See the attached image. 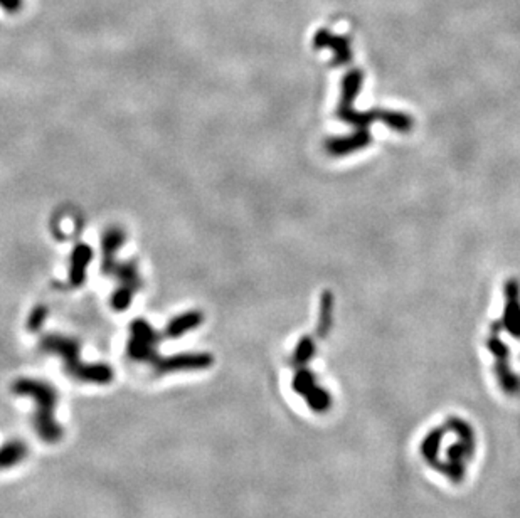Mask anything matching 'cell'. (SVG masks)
<instances>
[{
	"label": "cell",
	"mask_w": 520,
	"mask_h": 518,
	"mask_svg": "<svg viewBox=\"0 0 520 518\" xmlns=\"http://www.w3.org/2000/svg\"><path fill=\"white\" fill-rule=\"evenodd\" d=\"M214 358L208 352H196V353H179L174 357H162L160 364L156 369L157 375H163L169 372H179V370H202L209 369L213 365Z\"/></svg>",
	"instance_id": "ba28073f"
},
{
	"label": "cell",
	"mask_w": 520,
	"mask_h": 518,
	"mask_svg": "<svg viewBox=\"0 0 520 518\" xmlns=\"http://www.w3.org/2000/svg\"><path fill=\"white\" fill-rule=\"evenodd\" d=\"M334 322V296L330 291H324L320 296V313H319V327H317V335L320 339L329 334Z\"/></svg>",
	"instance_id": "2e32d148"
},
{
	"label": "cell",
	"mask_w": 520,
	"mask_h": 518,
	"mask_svg": "<svg viewBox=\"0 0 520 518\" xmlns=\"http://www.w3.org/2000/svg\"><path fill=\"white\" fill-rule=\"evenodd\" d=\"M317 353V345L313 342L312 336H303L296 345L293 357H291V365L293 367H307L312 362V358Z\"/></svg>",
	"instance_id": "ac0fdd59"
},
{
	"label": "cell",
	"mask_w": 520,
	"mask_h": 518,
	"mask_svg": "<svg viewBox=\"0 0 520 518\" xmlns=\"http://www.w3.org/2000/svg\"><path fill=\"white\" fill-rule=\"evenodd\" d=\"M12 392L15 396H27L36 400V417L34 424L41 439L46 443H56L63 438V427L56 422L54 411L58 403V392L47 382L36 379L20 377L12 384Z\"/></svg>",
	"instance_id": "6da1fadb"
},
{
	"label": "cell",
	"mask_w": 520,
	"mask_h": 518,
	"mask_svg": "<svg viewBox=\"0 0 520 518\" xmlns=\"http://www.w3.org/2000/svg\"><path fill=\"white\" fill-rule=\"evenodd\" d=\"M20 7H23V0H0V8H4L8 14L19 12Z\"/></svg>",
	"instance_id": "7402d4cb"
},
{
	"label": "cell",
	"mask_w": 520,
	"mask_h": 518,
	"mask_svg": "<svg viewBox=\"0 0 520 518\" xmlns=\"http://www.w3.org/2000/svg\"><path fill=\"white\" fill-rule=\"evenodd\" d=\"M132 339L128 342L127 353L133 360L147 362V364L153 365L158 360L156 345L160 342V335L153 330L145 320H135L132 322Z\"/></svg>",
	"instance_id": "52a82bcc"
},
{
	"label": "cell",
	"mask_w": 520,
	"mask_h": 518,
	"mask_svg": "<svg viewBox=\"0 0 520 518\" xmlns=\"http://www.w3.org/2000/svg\"><path fill=\"white\" fill-rule=\"evenodd\" d=\"M450 421L455 431V443L446 448L445 460L435 469L453 483H459L467 474L468 461L475 455V433L474 427L462 417H450Z\"/></svg>",
	"instance_id": "3957f363"
},
{
	"label": "cell",
	"mask_w": 520,
	"mask_h": 518,
	"mask_svg": "<svg viewBox=\"0 0 520 518\" xmlns=\"http://www.w3.org/2000/svg\"><path fill=\"white\" fill-rule=\"evenodd\" d=\"M371 141L372 137L369 133V130L357 128L352 135L329 138L325 141V150L332 157H343V155L359 152V150L365 149L367 145H371Z\"/></svg>",
	"instance_id": "8fae6325"
},
{
	"label": "cell",
	"mask_w": 520,
	"mask_h": 518,
	"mask_svg": "<svg viewBox=\"0 0 520 518\" xmlns=\"http://www.w3.org/2000/svg\"><path fill=\"white\" fill-rule=\"evenodd\" d=\"M123 239H125V234L122 229L111 227L106 231V234L103 236V258H105L103 259V265L113 261L115 253H117L120 249V246L123 244Z\"/></svg>",
	"instance_id": "d6986e66"
},
{
	"label": "cell",
	"mask_w": 520,
	"mask_h": 518,
	"mask_svg": "<svg viewBox=\"0 0 520 518\" xmlns=\"http://www.w3.org/2000/svg\"><path fill=\"white\" fill-rule=\"evenodd\" d=\"M315 49H330L334 53L335 66H343L352 61L350 39L343 36H334L329 29H319L313 37Z\"/></svg>",
	"instance_id": "30bf717a"
},
{
	"label": "cell",
	"mask_w": 520,
	"mask_h": 518,
	"mask_svg": "<svg viewBox=\"0 0 520 518\" xmlns=\"http://www.w3.org/2000/svg\"><path fill=\"white\" fill-rule=\"evenodd\" d=\"M504 330L500 322L492 323L490 334L487 336V348L493 357V370L498 386L507 396L519 397L520 396V377L514 372L510 367V352L507 345L502 342L500 331Z\"/></svg>",
	"instance_id": "5b68a950"
},
{
	"label": "cell",
	"mask_w": 520,
	"mask_h": 518,
	"mask_svg": "<svg viewBox=\"0 0 520 518\" xmlns=\"http://www.w3.org/2000/svg\"><path fill=\"white\" fill-rule=\"evenodd\" d=\"M505 306L504 317H502V327L509 331L514 339L520 340V284L515 278L505 282L504 286Z\"/></svg>",
	"instance_id": "9c48e42d"
},
{
	"label": "cell",
	"mask_w": 520,
	"mask_h": 518,
	"mask_svg": "<svg viewBox=\"0 0 520 518\" xmlns=\"http://www.w3.org/2000/svg\"><path fill=\"white\" fill-rule=\"evenodd\" d=\"M29 455L27 446L23 441H8L0 448V469L19 465Z\"/></svg>",
	"instance_id": "9a60e30c"
},
{
	"label": "cell",
	"mask_w": 520,
	"mask_h": 518,
	"mask_svg": "<svg viewBox=\"0 0 520 518\" xmlns=\"http://www.w3.org/2000/svg\"><path fill=\"white\" fill-rule=\"evenodd\" d=\"M291 387L296 394L303 397L312 411L326 412L332 408V396L317 384L315 374L308 367H296Z\"/></svg>",
	"instance_id": "8992f818"
},
{
	"label": "cell",
	"mask_w": 520,
	"mask_h": 518,
	"mask_svg": "<svg viewBox=\"0 0 520 518\" xmlns=\"http://www.w3.org/2000/svg\"><path fill=\"white\" fill-rule=\"evenodd\" d=\"M381 123H384L386 127H389L391 130H394V132H399V133L411 132L412 127H414V120H412L407 113H402V111L384 110V108H382Z\"/></svg>",
	"instance_id": "e0dca14e"
},
{
	"label": "cell",
	"mask_w": 520,
	"mask_h": 518,
	"mask_svg": "<svg viewBox=\"0 0 520 518\" xmlns=\"http://www.w3.org/2000/svg\"><path fill=\"white\" fill-rule=\"evenodd\" d=\"M93 251L89 246L80 244L76 246V249L72 251L71 256V273H70V282L72 286H80L84 282V270L88 266V263L91 261Z\"/></svg>",
	"instance_id": "4fadbf2b"
},
{
	"label": "cell",
	"mask_w": 520,
	"mask_h": 518,
	"mask_svg": "<svg viewBox=\"0 0 520 518\" xmlns=\"http://www.w3.org/2000/svg\"><path fill=\"white\" fill-rule=\"evenodd\" d=\"M364 84V72L362 69L352 68L350 71H347V75L342 80V93H341V101L337 106V118L345 122L347 125H352L355 128H367L369 125L379 120L382 115V108L371 111H357L354 108L355 98L360 91Z\"/></svg>",
	"instance_id": "277c9868"
},
{
	"label": "cell",
	"mask_w": 520,
	"mask_h": 518,
	"mask_svg": "<svg viewBox=\"0 0 520 518\" xmlns=\"http://www.w3.org/2000/svg\"><path fill=\"white\" fill-rule=\"evenodd\" d=\"M202 320H204V315L201 312L182 313L167 325L165 334L163 335H165L167 339H179L180 335L187 334L189 330H194L196 327H199Z\"/></svg>",
	"instance_id": "7c38bea8"
},
{
	"label": "cell",
	"mask_w": 520,
	"mask_h": 518,
	"mask_svg": "<svg viewBox=\"0 0 520 518\" xmlns=\"http://www.w3.org/2000/svg\"><path fill=\"white\" fill-rule=\"evenodd\" d=\"M41 350L56 353L63 358L68 374L83 382L110 384L113 381V369L106 364H83L80 357V342L71 336L46 335L39 343Z\"/></svg>",
	"instance_id": "7a4b0ae2"
},
{
	"label": "cell",
	"mask_w": 520,
	"mask_h": 518,
	"mask_svg": "<svg viewBox=\"0 0 520 518\" xmlns=\"http://www.w3.org/2000/svg\"><path fill=\"white\" fill-rule=\"evenodd\" d=\"M47 317V308L46 306H37L36 310L31 313V317H29L27 320V328L31 331H37L39 328L42 327V323H44Z\"/></svg>",
	"instance_id": "44dd1931"
},
{
	"label": "cell",
	"mask_w": 520,
	"mask_h": 518,
	"mask_svg": "<svg viewBox=\"0 0 520 518\" xmlns=\"http://www.w3.org/2000/svg\"><path fill=\"white\" fill-rule=\"evenodd\" d=\"M132 298H133V291L128 290V288L122 286L120 290L115 291L113 298H111V305H113L115 310L122 312V310L128 308V305L132 303Z\"/></svg>",
	"instance_id": "ffe728a7"
},
{
	"label": "cell",
	"mask_w": 520,
	"mask_h": 518,
	"mask_svg": "<svg viewBox=\"0 0 520 518\" xmlns=\"http://www.w3.org/2000/svg\"><path fill=\"white\" fill-rule=\"evenodd\" d=\"M103 271L117 276L123 286L133 293L140 288V276L137 273L135 265H132V263H127V265H115V261L106 263V265H103Z\"/></svg>",
	"instance_id": "5bb4252c"
}]
</instances>
